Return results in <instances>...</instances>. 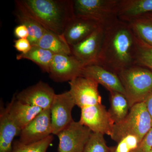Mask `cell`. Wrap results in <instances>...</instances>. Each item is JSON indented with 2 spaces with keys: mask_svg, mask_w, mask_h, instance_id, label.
I'll return each instance as SVG.
<instances>
[{
  "mask_svg": "<svg viewBox=\"0 0 152 152\" xmlns=\"http://www.w3.org/2000/svg\"><path fill=\"white\" fill-rule=\"evenodd\" d=\"M137 40L129 25L118 19L104 28L102 44L95 64L117 75L135 65Z\"/></svg>",
  "mask_w": 152,
  "mask_h": 152,
  "instance_id": "6da1fadb",
  "label": "cell"
},
{
  "mask_svg": "<svg viewBox=\"0 0 152 152\" xmlns=\"http://www.w3.org/2000/svg\"><path fill=\"white\" fill-rule=\"evenodd\" d=\"M24 8L46 30L62 36L75 16L72 0H20Z\"/></svg>",
  "mask_w": 152,
  "mask_h": 152,
  "instance_id": "7a4b0ae2",
  "label": "cell"
},
{
  "mask_svg": "<svg viewBox=\"0 0 152 152\" xmlns=\"http://www.w3.org/2000/svg\"><path fill=\"white\" fill-rule=\"evenodd\" d=\"M125 91L130 109L135 104L144 102L152 92V71L136 64L118 75Z\"/></svg>",
  "mask_w": 152,
  "mask_h": 152,
  "instance_id": "3957f363",
  "label": "cell"
},
{
  "mask_svg": "<svg viewBox=\"0 0 152 152\" xmlns=\"http://www.w3.org/2000/svg\"><path fill=\"white\" fill-rule=\"evenodd\" d=\"M152 128V121L144 102L135 104L124 119L115 124L111 138L118 143L125 136L133 134L141 142Z\"/></svg>",
  "mask_w": 152,
  "mask_h": 152,
  "instance_id": "277c9868",
  "label": "cell"
},
{
  "mask_svg": "<svg viewBox=\"0 0 152 152\" xmlns=\"http://www.w3.org/2000/svg\"><path fill=\"white\" fill-rule=\"evenodd\" d=\"M118 2V0H74V14L105 28L119 19Z\"/></svg>",
  "mask_w": 152,
  "mask_h": 152,
  "instance_id": "5b68a950",
  "label": "cell"
},
{
  "mask_svg": "<svg viewBox=\"0 0 152 152\" xmlns=\"http://www.w3.org/2000/svg\"><path fill=\"white\" fill-rule=\"evenodd\" d=\"M92 132L79 122L73 121L58 134V152H82Z\"/></svg>",
  "mask_w": 152,
  "mask_h": 152,
  "instance_id": "8992f818",
  "label": "cell"
},
{
  "mask_svg": "<svg viewBox=\"0 0 152 152\" xmlns=\"http://www.w3.org/2000/svg\"><path fill=\"white\" fill-rule=\"evenodd\" d=\"M81 110L79 122L82 125L89 128L93 133L111 136L115 123L104 105L87 106Z\"/></svg>",
  "mask_w": 152,
  "mask_h": 152,
  "instance_id": "52a82bcc",
  "label": "cell"
},
{
  "mask_svg": "<svg viewBox=\"0 0 152 152\" xmlns=\"http://www.w3.org/2000/svg\"><path fill=\"white\" fill-rule=\"evenodd\" d=\"M69 84V91L79 107L102 104V97L98 89L99 84L94 80L81 76L73 79Z\"/></svg>",
  "mask_w": 152,
  "mask_h": 152,
  "instance_id": "ba28073f",
  "label": "cell"
},
{
  "mask_svg": "<svg viewBox=\"0 0 152 152\" xmlns=\"http://www.w3.org/2000/svg\"><path fill=\"white\" fill-rule=\"evenodd\" d=\"M85 66L73 55L55 54L48 74L55 82H69L81 76Z\"/></svg>",
  "mask_w": 152,
  "mask_h": 152,
  "instance_id": "9c48e42d",
  "label": "cell"
},
{
  "mask_svg": "<svg viewBox=\"0 0 152 152\" xmlns=\"http://www.w3.org/2000/svg\"><path fill=\"white\" fill-rule=\"evenodd\" d=\"M75 105L69 91L56 95L50 108L53 134L57 135L74 121L72 112Z\"/></svg>",
  "mask_w": 152,
  "mask_h": 152,
  "instance_id": "30bf717a",
  "label": "cell"
},
{
  "mask_svg": "<svg viewBox=\"0 0 152 152\" xmlns=\"http://www.w3.org/2000/svg\"><path fill=\"white\" fill-rule=\"evenodd\" d=\"M104 34V28L99 27L83 40L70 47L72 55L86 66L96 64L100 52Z\"/></svg>",
  "mask_w": 152,
  "mask_h": 152,
  "instance_id": "8fae6325",
  "label": "cell"
},
{
  "mask_svg": "<svg viewBox=\"0 0 152 152\" xmlns=\"http://www.w3.org/2000/svg\"><path fill=\"white\" fill-rule=\"evenodd\" d=\"M52 134L50 109L43 110L22 130L19 141L25 144L34 143Z\"/></svg>",
  "mask_w": 152,
  "mask_h": 152,
  "instance_id": "7c38bea8",
  "label": "cell"
},
{
  "mask_svg": "<svg viewBox=\"0 0 152 152\" xmlns=\"http://www.w3.org/2000/svg\"><path fill=\"white\" fill-rule=\"evenodd\" d=\"M56 94L48 84L40 81L15 95L23 103L39 107L43 110L50 109Z\"/></svg>",
  "mask_w": 152,
  "mask_h": 152,
  "instance_id": "4fadbf2b",
  "label": "cell"
},
{
  "mask_svg": "<svg viewBox=\"0 0 152 152\" xmlns=\"http://www.w3.org/2000/svg\"><path fill=\"white\" fill-rule=\"evenodd\" d=\"M99 26L92 20L75 15L68 22L62 36L69 46H73L88 37Z\"/></svg>",
  "mask_w": 152,
  "mask_h": 152,
  "instance_id": "5bb4252c",
  "label": "cell"
},
{
  "mask_svg": "<svg viewBox=\"0 0 152 152\" xmlns=\"http://www.w3.org/2000/svg\"><path fill=\"white\" fill-rule=\"evenodd\" d=\"M82 76L92 79L108 91L118 92L126 96L124 87L117 74L96 64L86 66L83 69Z\"/></svg>",
  "mask_w": 152,
  "mask_h": 152,
  "instance_id": "9a60e30c",
  "label": "cell"
},
{
  "mask_svg": "<svg viewBox=\"0 0 152 152\" xmlns=\"http://www.w3.org/2000/svg\"><path fill=\"white\" fill-rule=\"evenodd\" d=\"M6 108L11 118L21 130L43 110L39 107L23 103L17 99L15 95Z\"/></svg>",
  "mask_w": 152,
  "mask_h": 152,
  "instance_id": "2e32d148",
  "label": "cell"
},
{
  "mask_svg": "<svg viewBox=\"0 0 152 152\" xmlns=\"http://www.w3.org/2000/svg\"><path fill=\"white\" fill-rule=\"evenodd\" d=\"M19 129L11 118L7 108L1 107L0 113V152H10L14 138L20 135Z\"/></svg>",
  "mask_w": 152,
  "mask_h": 152,
  "instance_id": "e0dca14e",
  "label": "cell"
},
{
  "mask_svg": "<svg viewBox=\"0 0 152 152\" xmlns=\"http://www.w3.org/2000/svg\"><path fill=\"white\" fill-rule=\"evenodd\" d=\"M15 15L20 24L24 25L28 30V39L32 46L36 45L43 35L46 30L26 10L20 0L15 1Z\"/></svg>",
  "mask_w": 152,
  "mask_h": 152,
  "instance_id": "ac0fdd59",
  "label": "cell"
},
{
  "mask_svg": "<svg viewBox=\"0 0 152 152\" xmlns=\"http://www.w3.org/2000/svg\"><path fill=\"white\" fill-rule=\"evenodd\" d=\"M152 12V0H118V16L123 21Z\"/></svg>",
  "mask_w": 152,
  "mask_h": 152,
  "instance_id": "d6986e66",
  "label": "cell"
},
{
  "mask_svg": "<svg viewBox=\"0 0 152 152\" xmlns=\"http://www.w3.org/2000/svg\"><path fill=\"white\" fill-rule=\"evenodd\" d=\"M136 36L152 46V12L143 14L125 20Z\"/></svg>",
  "mask_w": 152,
  "mask_h": 152,
  "instance_id": "ffe728a7",
  "label": "cell"
},
{
  "mask_svg": "<svg viewBox=\"0 0 152 152\" xmlns=\"http://www.w3.org/2000/svg\"><path fill=\"white\" fill-rule=\"evenodd\" d=\"M36 45L48 50L54 54L72 55L70 47L63 36L46 30Z\"/></svg>",
  "mask_w": 152,
  "mask_h": 152,
  "instance_id": "44dd1931",
  "label": "cell"
},
{
  "mask_svg": "<svg viewBox=\"0 0 152 152\" xmlns=\"http://www.w3.org/2000/svg\"><path fill=\"white\" fill-rule=\"evenodd\" d=\"M110 94L109 114L115 124L124 119L129 112L130 107L126 97L124 94L115 91H109Z\"/></svg>",
  "mask_w": 152,
  "mask_h": 152,
  "instance_id": "7402d4cb",
  "label": "cell"
},
{
  "mask_svg": "<svg viewBox=\"0 0 152 152\" xmlns=\"http://www.w3.org/2000/svg\"><path fill=\"white\" fill-rule=\"evenodd\" d=\"M54 55L53 53L48 50L38 46L34 45L28 53L17 55L16 59L18 60H30L39 66L43 72L48 74Z\"/></svg>",
  "mask_w": 152,
  "mask_h": 152,
  "instance_id": "603a6c76",
  "label": "cell"
},
{
  "mask_svg": "<svg viewBox=\"0 0 152 152\" xmlns=\"http://www.w3.org/2000/svg\"><path fill=\"white\" fill-rule=\"evenodd\" d=\"M53 140L52 135L40 141L30 144H25L19 141L13 142L10 152H47Z\"/></svg>",
  "mask_w": 152,
  "mask_h": 152,
  "instance_id": "cb8c5ba5",
  "label": "cell"
},
{
  "mask_svg": "<svg viewBox=\"0 0 152 152\" xmlns=\"http://www.w3.org/2000/svg\"><path fill=\"white\" fill-rule=\"evenodd\" d=\"M137 64L142 66L152 71V46L137 37Z\"/></svg>",
  "mask_w": 152,
  "mask_h": 152,
  "instance_id": "d4e9b609",
  "label": "cell"
},
{
  "mask_svg": "<svg viewBox=\"0 0 152 152\" xmlns=\"http://www.w3.org/2000/svg\"><path fill=\"white\" fill-rule=\"evenodd\" d=\"M110 150L106 144L104 135L92 133L82 152H110Z\"/></svg>",
  "mask_w": 152,
  "mask_h": 152,
  "instance_id": "484cf974",
  "label": "cell"
},
{
  "mask_svg": "<svg viewBox=\"0 0 152 152\" xmlns=\"http://www.w3.org/2000/svg\"><path fill=\"white\" fill-rule=\"evenodd\" d=\"M140 141L137 136L129 134L125 136L115 147V152H131L137 150Z\"/></svg>",
  "mask_w": 152,
  "mask_h": 152,
  "instance_id": "4316f807",
  "label": "cell"
},
{
  "mask_svg": "<svg viewBox=\"0 0 152 152\" xmlns=\"http://www.w3.org/2000/svg\"><path fill=\"white\" fill-rule=\"evenodd\" d=\"M136 150L137 152H152V128L144 137Z\"/></svg>",
  "mask_w": 152,
  "mask_h": 152,
  "instance_id": "83f0119b",
  "label": "cell"
},
{
  "mask_svg": "<svg viewBox=\"0 0 152 152\" xmlns=\"http://www.w3.org/2000/svg\"><path fill=\"white\" fill-rule=\"evenodd\" d=\"M32 46L28 39H19L14 41V48L20 53H28L31 48Z\"/></svg>",
  "mask_w": 152,
  "mask_h": 152,
  "instance_id": "f1b7e54d",
  "label": "cell"
},
{
  "mask_svg": "<svg viewBox=\"0 0 152 152\" xmlns=\"http://www.w3.org/2000/svg\"><path fill=\"white\" fill-rule=\"evenodd\" d=\"M14 33L18 39H28L29 35L27 28L24 25L22 24H19L15 28Z\"/></svg>",
  "mask_w": 152,
  "mask_h": 152,
  "instance_id": "f546056e",
  "label": "cell"
},
{
  "mask_svg": "<svg viewBox=\"0 0 152 152\" xmlns=\"http://www.w3.org/2000/svg\"><path fill=\"white\" fill-rule=\"evenodd\" d=\"M144 102L151 119L152 124V92L147 97Z\"/></svg>",
  "mask_w": 152,
  "mask_h": 152,
  "instance_id": "4dcf8cb0",
  "label": "cell"
},
{
  "mask_svg": "<svg viewBox=\"0 0 152 152\" xmlns=\"http://www.w3.org/2000/svg\"><path fill=\"white\" fill-rule=\"evenodd\" d=\"M110 152H115V147L111 148L110 151Z\"/></svg>",
  "mask_w": 152,
  "mask_h": 152,
  "instance_id": "1f68e13d",
  "label": "cell"
},
{
  "mask_svg": "<svg viewBox=\"0 0 152 152\" xmlns=\"http://www.w3.org/2000/svg\"><path fill=\"white\" fill-rule=\"evenodd\" d=\"M131 152H137V151H136V150H135V151H132Z\"/></svg>",
  "mask_w": 152,
  "mask_h": 152,
  "instance_id": "d6a6232c",
  "label": "cell"
}]
</instances>
